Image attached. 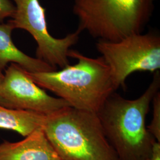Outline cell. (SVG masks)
Instances as JSON below:
<instances>
[{
	"label": "cell",
	"mask_w": 160,
	"mask_h": 160,
	"mask_svg": "<svg viewBox=\"0 0 160 160\" xmlns=\"http://www.w3.org/2000/svg\"><path fill=\"white\" fill-rule=\"evenodd\" d=\"M160 88V72L136 99L129 100L113 92L97 114L109 144L118 160H150L157 142L147 129L146 117Z\"/></svg>",
	"instance_id": "obj_1"
},
{
	"label": "cell",
	"mask_w": 160,
	"mask_h": 160,
	"mask_svg": "<svg viewBox=\"0 0 160 160\" xmlns=\"http://www.w3.org/2000/svg\"><path fill=\"white\" fill-rule=\"evenodd\" d=\"M68 58L78 62L61 70L28 72L34 82L52 92L74 109L96 113L116 92L108 65L102 57H88L69 49Z\"/></svg>",
	"instance_id": "obj_2"
},
{
	"label": "cell",
	"mask_w": 160,
	"mask_h": 160,
	"mask_svg": "<svg viewBox=\"0 0 160 160\" xmlns=\"http://www.w3.org/2000/svg\"><path fill=\"white\" fill-rule=\"evenodd\" d=\"M42 129L62 160H118L96 113L68 106L46 116Z\"/></svg>",
	"instance_id": "obj_3"
},
{
	"label": "cell",
	"mask_w": 160,
	"mask_h": 160,
	"mask_svg": "<svg viewBox=\"0 0 160 160\" xmlns=\"http://www.w3.org/2000/svg\"><path fill=\"white\" fill-rule=\"evenodd\" d=\"M155 0H74L78 30L98 40L117 42L141 33L153 14Z\"/></svg>",
	"instance_id": "obj_4"
},
{
	"label": "cell",
	"mask_w": 160,
	"mask_h": 160,
	"mask_svg": "<svg viewBox=\"0 0 160 160\" xmlns=\"http://www.w3.org/2000/svg\"><path fill=\"white\" fill-rule=\"evenodd\" d=\"M97 51L108 65L116 91L125 88L129 75L139 71L152 73L160 68V36L151 32L133 34L117 41L98 40Z\"/></svg>",
	"instance_id": "obj_5"
},
{
	"label": "cell",
	"mask_w": 160,
	"mask_h": 160,
	"mask_svg": "<svg viewBox=\"0 0 160 160\" xmlns=\"http://www.w3.org/2000/svg\"><path fill=\"white\" fill-rule=\"evenodd\" d=\"M11 1L15 11L8 22L14 29L24 30L33 37L37 43L36 58L57 69L69 65L68 52L78 42L80 31L77 29L63 38H55L48 31L45 8L39 0Z\"/></svg>",
	"instance_id": "obj_6"
},
{
	"label": "cell",
	"mask_w": 160,
	"mask_h": 160,
	"mask_svg": "<svg viewBox=\"0 0 160 160\" xmlns=\"http://www.w3.org/2000/svg\"><path fill=\"white\" fill-rule=\"evenodd\" d=\"M4 75L0 85V106L2 107L48 116L69 106L62 99L49 96L16 63H10Z\"/></svg>",
	"instance_id": "obj_7"
},
{
	"label": "cell",
	"mask_w": 160,
	"mask_h": 160,
	"mask_svg": "<svg viewBox=\"0 0 160 160\" xmlns=\"http://www.w3.org/2000/svg\"><path fill=\"white\" fill-rule=\"evenodd\" d=\"M0 160H62L39 128L22 141L0 143Z\"/></svg>",
	"instance_id": "obj_8"
},
{
	"label": "cell",
	"mask_w": 160,
	"mask_h": 160,
	"mask_svg": "<svg viewBox=\"0 0 160 160\" xmlns=\"http://www.w3.org/2000/svg\"><path fill=\"white\" fill-rule=\"evenodd\" d=\"M14 29L8 21L0 23V70L6 69L9 63H16L30 73L57 70L40 59L30 57L20 51L12 42Z\"/></svg>",
	"instance_id": "obj_9"
},
{
	"label": "cell",
	"mask_w": 160,
	"mask_h": 160,
	"mask_svg": "<svg viewBox=\"0 0 160 160\" xmlns=\"http://www.w3.org/2000/svg\"><path fill=\"white\" fill-rule=\"evenodd\" d=\"M46 115L29 110L8 109L0 106V128L17 132L26 137L42 128Z\"/></svg>",
	"instance_id": "obj_10"
},
{
	"label": "cell",
	"mask_w": 160,
	"mask_h": 160,
	"mask_svg": "<svg viewBox=\"0 0 160 160\" xmlns=\"http://www.w3.org/2000/svg\"><path fill=\"white\" fill-rule=\"evenodd\" d=\"M153 105L152 118L147 129L156 141L160 143V92L155 94L152 101Z\"/></svg>",
	"instance_id": "obj_11"
},
{
	"label": "cell",
	"mask_w": 160,
	"mask_h": 160,
	"mask_svg": "<svg viewBox=\"0 0 160 160\" xmlns=\"http://www.w3.org/2000/svg\"><path fill=\"white\" fill-rule=\"evenodd\" d=\"M15 11V6L11 0H0V23L7 18H12Z\"/></svg>",
	"instance_id": "obj_12"
},
{
	"label": "cell",
	"mask_w": 160,
	"mask_h": 160,
	"mask_svg": "<svg viewBox=\"0 0 160 160\" xmlns=\"http://www.w3.org/2000/svg\"><path fill=\"white\" fill-rule=\"evenodd\" d=\"M150 160H160V143H155Z\"/></svg>",
	"instance_id": "obj_13"
},
{
	"label": "cell",
	"mask_w": 160,
	"mask_h": 160,
	"mask_svg": "<svg viewBox=\"0 0 160 160\" xmlns=\"http://www.w3.org/2000/svg\"><path fill=\"white\" fill-rule=\"evenodd\" d=\"M4 77V75L2 73V71L0 70V85L1 84V83H2V81H3Z\"/></svg>",
	"instance_id": "obj_14"
}]
</instances>
